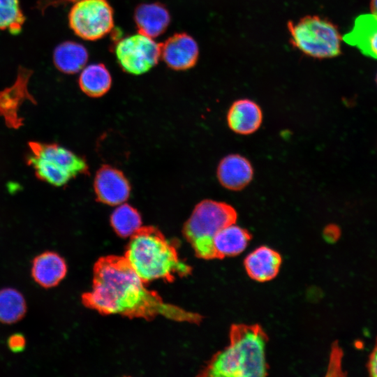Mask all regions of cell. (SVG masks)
<instances>
[{
	"label": "cell",
	"instance_id": "cell-20",
	"mask_svg": "<svg viewBox=\"0 0 377 377\" xmlns=\"http://www.w3.org/2000/svg\"><path fill=\"white\" fill-rule=\"evenodd\" d=\"M81 90L91 97H100L111 87V75L103 64H92L84 67L79 77Z\"/></svg>",
	"mask_w": 377,
	"mask_h": 377
},
{
	"label": "cell",
	"instance_id": "cell-5",
	"mask_svg": "<svg viewBox=\"0 0 377 377\" xmlns=\"http://www.w3.org/2000/svg\"><path fill=\"white\" fill-rule=\"evenodd\" d=\"M30 152L26 157L36 177L54 186H61L80 174L87 172L85 160L55 143L28 142Z\"/></svg>",
	"mask_w": 377,
	"mask_h": 377
},
{
	"label": "cell",
	"instance_id": "cell-16",
	"mask_svg": "<svg viewBox=\"0 0 377 377\" xmlns=\"http://www.w3.org/2000/svg\"><path fill=\"white\" fill-rule=\"evenodd\" d=\"M281 265L280 254L266 246L256 248L244 260L246 273L252 279L258 282L274 279L279 273Z\"/></svg>",
	"mask_w": 377,
	"mask_h": 377
},
{
	"label": "cell",
	"instance_id": "cell-19",
	"mask_svg": "<svg viewBox=\"0 0 377 377\" xmlns=\"http://www.w3.org/2000/svg\"><path fill=\"white\" fill-rule=\"evenodd\" d=\"M88 57L87 49L74 41L61 43L57 46L53 53V61L56 68L66 74H74L82 70Z\"/></svg>",
	"mask_w": 377,
	"mask_h": 377
},
{
	"label": "cell",
	"instance_id": "cell-22",
	"mask_svg": "<svg viewBox=\"0 0 377 377\" xmlns=\"http://www.w3.org/2000/svg\"><path fill=\"white\" fill-rule=\"evenodd\" d=\"M110 223L116 233L121 237H131L142 227V219L139 212L124 202L117 205L113 211Z\"/></svg>",
	"mask_w": 377,
	"mask_h": 377
},
{
	"label": "cell",
	"instance_id": "cell-23",
	"mask_svg": "<svg viewBox=\"0 0 377 377\" xmlns=\"http://www.w3.org/2000/svg\"><path fill=\"white\" fill-rule=\"evenodd\" d=\"M24 20L19 0H0V29L18 34Z\"/></svg>",
	"mask_w": 377,
	"mask_h": 377
},
{
	"label": "cell",
	"instance_id": "cell-27",
	"mask_svg": "<svg viewBox=\"0 0 377 377\" xmlns=\"http://www.w3.org/2000/svg\"><path fill=\"white\" fill-rule=\"evenodd\" d=\"M370 8L373 14L377 16V0H371Z\"/></svg>",
	"mask_w": 377,
	"mask_h": 377
},
{
	"label": "cell",
	"instance_id": "cell-21",
	"mask_svg": "<svg viewBox=\"0 0 377 377\" xmlns=\"http://www.w3.org/2000/svg\"><path fill=\"white\" fill-rule=\"evenodd\" d=\"M27 312L24 295L13 287L0 289V323L13 325L22 320Z\"/></svg>",
	"mask_w": 377,
	"mask_h": 377
},
{
	"label": "cell",
	"instance_id": "cell-6",
	"mask_svg": "<svg viewBox=\"0 0 377 377\" xmlns=\"http://www.w3.org/2000/svg\"><path fill=\"white\" fill-rule=\"evenodd\" d=\"M290 42L304 54L318 59L341 54V37L336 25L318 15H306L287 24Z\"/></svg>",
	"mask_w": 377,
	"mask_h": 377
},
{
	"label": "cell",
	"instance_id": "cell-25",
	"mask_svg": "<svg viewBox=\"0 0 377 377\" xmlns=\"http://www.w3.org/2000/svg\"><path fill=\"white\" fill-rule=\"evenodd\" d=\"M367 367L369 376L377 377V339L374 347L369 356Z\"/></svg>",
	"mask_w": 377,
	"mask_h": 377
},
{
	"label": "cell",
	"instance_id": "cell-17",
	"mask_svg": "<svg viewBox=\"0 0 377 377\" xmlns=\"http://www.w3.org/2000/svg\"><path fill=\"white\" fill-rule=\"evenodd\" d=\"M134 21L138 33L154 38L165 31L170 22V15L160 3H141L135 8Z\"/></svg>",
	"mask_w": 377,
	"mask_h": 377
},
{
	"label": "cell",
	"instance_id": "cell-24",
	"mask_svg": "<svg viewBox=\"0 0 377 377\" xmlns=\"http://www.w3.org/2000/svg\"><path fill=\"white\" fill-rule=\"evenodd\" d=\"M6 343L8 349L11 352L19 353L25 349L27 346V339L23 334L17 332L12 334L8 337Z\"/></svg>",
	"mask_w": 377,
	"mask_h": 377
},
{
	"label": "cell",
	"instance_id": "cell-11",
	"mask_svg": "<svg viewBox=\"0 0 377 377\" xmlns=\"http://www.w3.org/2000/svg\"><path fill=\"white\" fill-rule=\"evenodd\" d=\"M94 191L100 202L114 206L126 202L130 195L131 186L121 171L104 165L96 175Z\"/></svg>",
	"mask_w": 377,
	"mask_h": 377
},
{
	"label": "cell",
	"instance_id": "cell-9",
	"mask_svg": "<svg viewBox=\"0 0 377 377\" xmlns=\"http://www.w3.org/2000/svg\"><path fill=\"white\" fill-rule=\"evenodd\" d=\"M32 73L31 70L20 67L13 84L0 91V115L10 128L18 129L23 126L24 120L19 116V110L25 101L36 104L28 89Z\"/></svg>",
	"mask_w": 377,
	"mask_h": 377
},
{
	"label": "cell",
	"instance_id": "cell-4",
	"mask_svg": "<svg viewBox=\"0 0 377 377\" xmlns=\"http://www.w3.org/2000/svg\"><path fill=\"white\" fill-rule=\"evenodd\" d=\"M237 214L230 205L204 200L193 209L184 227V234L195 255L202 259L215 258L213 238L223 227L235 223Z\"/></svg>",
	"mask_w": 377,
	"mask_h": 377
},
{
	"label": "cell",
	"instance_id": "cell-1",
	"mask_svg": "<svg viewBox=\"0 0 377 377\" xmlns=\"http://www.w3.org/2000/svg\"><path fill=\"white\" fill-rule=\"evenodd\" d=\"M87 308L101 314H119L128 318L151 320L163 316L177 321L197 323L200 317L165 303L130 266L124 257L108 256L97 260L94 267L92 288L82 295Z\"/></svg>",
	"mask_w": 377,
	"mask_h": 377
},
{
	"label": "cell",
	"instance_id": "cell-28",
	"mask_svg": "<svg viewBox=\"0 0 377 377\" xmlns=\"http://www.w3.org/2000/svg\"><path fill=\"white\" fill-rule=\"evenodd\" d=\"M376 84H377V74H376Z\"/></svg>",
	"mask_w": 377,
	"mask_h": 377
},
{
	"label": "cell",
	"instance_id": "cell-26",
	"mask_svg": "<svg viewBox=\"0 0 377 377\" xmlns=\"http://www.w3.org/2000/svg\"><path fill=\"white\" fill-rule=\"evenodd\" d=\"M325 237L330 239H335L339 237V230L336 226H329L325 229Z\"/></svg>",
	"mask_w": 377,
	"mask_h": 377
},
{
	"label": "cell",
	"instance_id": "cell-3",
	"mask_svg": "<svg viewBox=\"0 0 377 377\" xmlns=\"http://www.w3.org/2000/svg\"><path fill=\"white\" fill-rule=\"evenodd\" d=\"M124 258L145 283L156 279L172 282L191 272L173 243L152 226L141 227L131 237Z\"/></svg>",
	"mask_w": 377,
	"mask_h": 377
},
{
	"label": "cell",
	"instance_id": "cell-14",
	"mask_svg": "<svg viewBox=\"0 0 377 377\" xmlns=\"http://www.w3.org/2000/svg\"><path fill=\"white\" fill-rule=\"evenodd\" d=\"M226 119L229 128L233 132L239 135H250L260 128L263 112L256 102L242 98L232 103Z\"/></svg>",
	"mask_w": 377,
	"mask_h": 377
},
{
	"label": "cell",
	"instance_id": "cell-8",
	"mask_svg": "<svg viewBox=\"0 0 377 377\" xmlns=\"http://www.w3.org/2000/svg\"><path fill=\"white\" fill-rule=\"evenodd\" d=\"M114 52L123 71L132 75H141L158 64L161 58V43L138 33L119 40Z\"/></svg>",
	"mask_w": 377,
	"mask_h": 377
},
{
	"label": "cell",
	"instance_id": "cell-13",
	"mask_svg": "<svg viewBox=\"0 0 377 377\" xmlns=\"http://www.w3.org/2000/svg\"><path fill=\"white\" fill-rule=\"evenodd\" d=\"M253 169L244 156L233 154L223 158L217 168V178L220 184L230 191H240L252 180Z\"/></svg>",
	"mask_w": 377,
	"mask_h": 377
},
{
	"label": "cell",
	"instance_id": "cell-2",
	"mask_svg": "<svg viewBox=\"0 0 377 377\" xmlns=\"http://www.w3.org/2000/svg\"><path fill=\"white\" fill-rule=\"evenodd\" d=\"M267 336L258 325L238 324L230 331L229 345L214 355L203 369L202 376H265Z\"/></svg>",
	"mask_w": 377,
	"mask_h": 377
},
{
	"label": "cell",
	"instance_id": "cell-15",
	"mask_svg": "<svg viewBox=\"0 0 377 377\" xmlns=\"http://www.w3.org/2000/svg\"><path fill=\"white\" fill-rule=\"evenodd\" d=\"M343 40L364 55L377 59V16L363 14L357 17L352 29L343 36Z\"/></svg>",
	"mask_w": 377,
	"mask_h": 377
},
{
	"label": "cell",
	"instance_id": "cell-10",
	"mask_svg": "<svg viewBox=\"0 0 377 377\" xmlns=\"http://www.w3.org/2000/svg\"><path fill=\"white\" fill-rule=\"evenodd\" d=\"M199 57L195 39L186 33H177L161 43V57L167 66L175 71L193 68Z\"/></svg>",
	"mask_w": 377,
	"mask_h": 377
},
{
	"label": "cell",
	"instance_id": "cell-7",
	"mask_svg": "<svg viewBox=\"0 0 377 377\" xmlns=\"http://www.w3.org/2000/svg\"><path fill=\"white\" fill-rule=\"evenodd\" d=\"M113 10L107 0H77L68 15L69 26L82 39L96 40L114 27Z\"/></svg>",
	"mask_w": 377,
	"mask_h": 377
},
{
	"label": "cell",
	"instance_id": "cell-18",
	"mask_svg": "<svg viewBox=\"0 0 377 377\" xmlns=\"http://www.w3.org/2000/svg\"><path fill=\"white\" fill-rule=\"evenodd\" d=\"M251 235L235 223L228 224L220 229L213 238V249L215 258L235 256L247 247Z\"/></svg>",
	"mask_w": 377,
	"mask_h": 377
},
{
	"label": "cell",
	"instance_id": "cell-12",
	"mask_svg": "<svg viewBox=\"0 0 377 377\" xmlns=\"http://www.w3.org/2000/svg\"><path fill=\"white\" fill-rule=\"evenodd\" d=\"M68 266L65 259L54 251H44L31 260L30 274L40 288L50 289L57 286L66 277Z\"/></svg>",
	"mask_w": 377,
	"mask_h": 377
}]
</instances>
